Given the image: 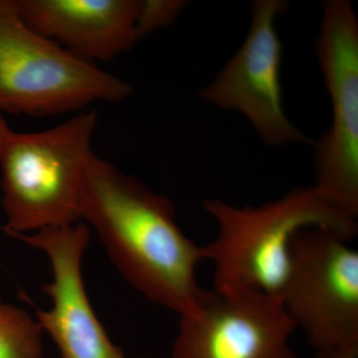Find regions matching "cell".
<instances>
[{
  "mask_svg": "<svg viewBox=\"0 0 358 358\" xmlns=\"http://www.w3.org/2000/svg\"><path fill=\"white\" fill-rule=\"evenodd\" d=\"M186 6L185 1L178 0H143L141 1L136 33L138 40L150 33L166 27L176 20L179 13Z\"/></svg>",
  "mask_w": 358,
  "mask_h": 358,
  "instance_id": "12",
  "label": "cell"
},
{
  "mask_svg": "<svg viewBox=\"0 0 358 358\" xmlns=\"http://www.w3.org/2000/svg\"><path fill=\"white\" fill-rule=\"evenodd\" d=\"M294 329L281 303L248 292L203 289L179 315L173 358H296Z\"/></svg>",
  "mask_w": 358,
  "mask_h": 358,
  "instance_id": "8",
  "label": "cell"
},
{
  "mask_svg": "<svg viewBox=\"0 0 358 358\" xmlns=\"http://www.w3.org/2000/svg\"><path fill=\"white\" fill-rule=\"evenodd\" d=\"M43 334L36 317L0 300V358H44Z\"/></svg>",
  "mask_w": 358,
  "mask_h": 358,
  "instance_id": "11",
  "label": "cell"
},
{
  "mask_svg": "<svg viewBox=\"0 0 358 358\" xmlns=\"http://www.w3.org/2000/svg\"><path fill=\"white\" fill-rule=\"evenodd\" d=\"M202 207L217 227L203 246L214 268V289L262 294L279 301L291 264L292 243L301 230L324 228L352 239L357 219L327 202L313 186L298 187L259 206L219 199Z\"/></svg>",
  "mask_w": 358,
  "mask_h": 358,
  "instance_id": "2",
  "label": "cell"
},
{
  "mask_svg": "<svg viewBox=\"0 0 358 358\" xmlns=\"http://www.w3.org/2000/svg\"><path fill=\"white\" fill-rule=\"evenodd\" d=\"M324 228L294 236L279 301L317 352L358 350V251Z\"/></svg>",
  "mask_w": 358,
  "mask_h": 358,
  "instance_id": "5",
  "label": "cell"
},
{
  "mask_svg": "<svg viewBox=\"0 0 358 358\" xmlns=\"http://www.w3.org/2000/svg\"><path fill=\"white\" fill-rule=\"evenodd\" d=\"M98 117L96 110H88L46 131L7 136L0 167L9 235L79 222Z\"/></svg>",
  "mask_w": 358,
  "mask_h": 358,
  "instance_id": "3",
  "label": "cell"
},
{
  "mask_svg": "<svg viewBox=\"0 0 358 358\" xmlns=\"http://www.w3.org/2000/svg\"><path fill=\"white\" fill-rule=\"evenodd\" d=\"M282 0H257L243 45L200 96L220 109L245 115L272 148L313 141L292 124L282 105V42L275 21L286 13Z\"/></svg>",
  "mask_w": 358,
  "mask_h": 358,
  "instance_id": "7",
  "label": "cell"
},
{
  "mask_svg": "<svg viewBox=\"0 0 358 358\" xmlns=\"http://www.w3.org/2000/svg\"><path fill=\"white\" fill-rule=\"evenodd\" d=\"M131 94L127 82L26 24L15 0H0V110L52 117Z\"/></svg>",
  "mask_w": 358,
  "mask_h": 358,
  "instance_id": "4",
  "label": "cell"
},
{
  "mask_svg": "<svg viewBox=\"0 0 358 358\" xmlns=\"http://www.w3.org/2000/svg\"><path fill=\"white\" fill-rule=\"evenodd\" d=\"M26 24L77 57L110 61L140 40L141 0H15Z\"/></svg>",
  "mask_w": 358,
  "mask_h": 358,
  "instance_id": "10",
  "label": "cell"
},
{
  "mask_svg": "<svg viewBox=\"0 0 358 358\" xmlns=\"http://www.w3.org/2000/svg\"><path fill=\"white\" fill-rule=\"evenodd\" d=\"M18 238L43 252L50 263L52 280L43 291L51 307L39 310L36 320L61 358H133L113 343L87 294L82 263L91 238L88 226L77 222Z\"/></svg>",
  "mask_w": 358,
  "mask_h": 358,
  "instance_id": "9",
  "label": "cell"
},
{
  "mask_svg": "<svg viewBox=\"0 0 358 358\" xmlns=\"http://www.w3.org/2000/svg\"><path fill=\"white\" fill-rule=\"evenodd\" d=\"M80 220L95 231L120 274L148 301L178 317L199 301L204 289L197 281L203 246L182 232L166 196L95 155L82 192Z\"/></svg>",
  "mask_w": 358,
  "mask_h": 358,
  "instance_id": "1",
  "label": "cell"
},
{
  "mask_svg": "<svg viewBox=\"0 0 358 358\" xmlns=\"http://www.w3.org/2000/svg\"><path fill=\"white\" fill-rule=\"evenodd\" d=\"M315 50L333 107L331 128L315 145L313 187L358 218V18L348 0L322 6Z\"/></svg>",
  "mask_w": 358,
  "mask_h": 358,
  "instance_id": "6",
  "label": "cell"
},
{
  "mask_svg": "<svg viewBox=\"0 0 358 358\" xmlns=\"http://www.w3.org/2000/svg\"><path fill=\"white\" fill-rule=\"evenodd\" d=\"M315 358H358V350L353 348H336V350L317 352Z\"/></svg>",
  "mask_w": 358,
  "mask_h": 358,
  "instance_id": "13",
  "label": "cell"
},
{
  "mask_svg": "<svg viewBox=\"0 0 358 358\" xmlns=\"http://www.w3.org/2000/svg\"><path fill=\"white\" fill-rule=\"evenodd\" d=\"M11 129L7 126L6 122L4 121L3 117L0 115V148L3 145L4 141L7 138L9 134H10Z\"/></svg>",
  "mask_w": 358,
  "mask_h": 358,
  "instance_id": "14",
  "label": "cell"
}]
</instances>
